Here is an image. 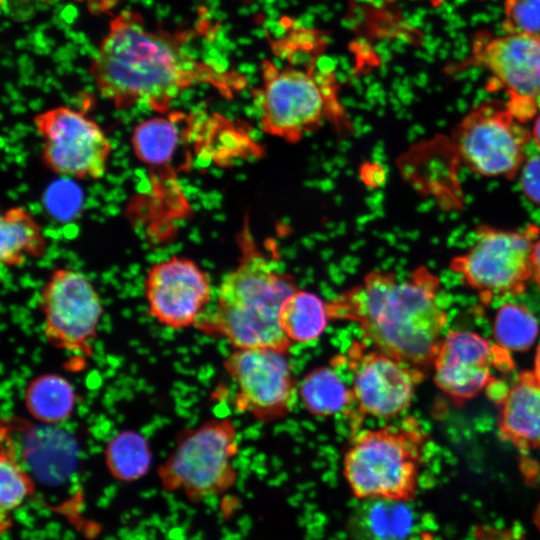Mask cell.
I'll return each mask as SVG.
<instances>
[{"label": "cell", "instance_id": "9a60e30c", "mask_svg": "<svg viewBox=\"0 0 540 540\" xmlns=\"http://www.w3.org/2000/svg\"><path fill=\"white\" fill-rule=\"evenodd\" d=\"M437 386L456 401L475 397L492 380V366L510 369L508 351L468 331H452L440 342L433 360Z\"/></svg>", "mask_w": 540, "mask_h": 540}, {"label": "cell", "instance_id": "3957f363", "mask_svg": "<svg viewBox=\"0 0 540 540\" xmlns=\"http://www.w3.org/2000/svg\"><path fill=\"white\" fill-rule=\"evenodd\" d=\"M298 289L294 277L259 250L243 232L241 257L217 289L216 304L195 328L234 348H272L288 353L292 342L279 324L285 300Z\"/></svg>", "mask_w": 540, "mask_h": 540}, {"label": "cell", "instance_id": "d6a6232c", "mask_svg": "<svg viewBox=\"0 0 540 540\" xmlns=\"http://www.w3.org/2000/svg\"><path fill=\"white\" fill-rule=\"evenodd\" d=\"M425 1H427L433 7H438L442 5L445 0H425Z\"/></svg>", "mask_w": 540, "mask_h": 540}, {"label": "cell", "instance_id": "30bf717a", "mask_svg": "<svg viewBox=\"0 0 540 540\" xmlns=\"http://www.w3.org/2000/svg\"><path fill=\"white\" fill-rule=\"evenodd\" d=\"M532 134L496 101L473 107L457 125L453 139L466 166L485 177L512 178L525 162Z\"/></svg>", "mask_w": 540, "mask_h": 540}, {"label": "cell", "instance_id": "7402d4cb", "mask_svg": "<svg viewBox=\"0 0 540 540\" xmlns=\"http://www.w3.org/2000/svg\"><path fill=\"white\" fill-rule=\"evenodd\" d=\"M104 459L111 475L119 481H135L149 470L152 452L147 439L139 432L125 430L106 444Z\"/></svg>", "mask_w": 540, "mask_h": 540}, {"label": "cell", "instance_id": "ffe728a7", "mask_svg": "<svg viewBox=\"0 0 540 540\" xmlns=\"http://www.w3.org/2000/svg\"><path fill=\"white\" fill-rule=\"evenodd\" d=\"M330 317L327 304L315 293L297 289L283 303L279 324L293 343H309L325 331Z\"/></svg>", "mask_w": 540, "mask_h": 540}, {"label": "cell", "instance_id": "4fadbf2b", "mask_svg": "<svg viewBox=\"0 0 540 540\" xmlns=\"http://www.w3.org/2000/svg\"><path fill=\"white\" fill-rule=\"evenodd\" d=\"M474 64L492 76L494 87L508 94L509 112L521 123L540 109V34L505 33L479 38L472 49Z\"/></svg>", "mask_w": 540, "mask_h": 540}, {"label": "cell", "instance_id": "d4e9b609", "mask_svg": "<svg viewBox=\"0 0 540 540\" xmlns=\"http://www.w3.org/2000/svg\"><path fill=\"white\" fill-rule=\"evenodd\" d=\"M176 127L168 118H151L135 126L131 142L135 155L144 163L167 161L176 145Z\"/></svg>", "mask_w": 540, "mask_h": 540}, {"label": "cell", "instance_id": "9c48e42d", "mask_svg": "<svg viewBox=\"0 0 540 540\" xmlns=\"http://www.w3.org/2000/svg\"><path fill=\"white\" fill-rule=\"evenodd\" d=\"M38 306L43 332L51 346L92 356L104 310L89 278L71 268H55L40 290Z\"/></svg>", "mask_w": 540, "mask_h": 540}, {"label": "cell", "instance_id": "83f0119b", "mask_svg": "<svg viewBox=\"0 0 540 540\" xmlns=\"http://www.w3.org/2000/svg\"><path fill=\"white\" fill-rule=\"evenodd\" d=\"M473 540H525L523 536L506 528L481 524L474 530Z\"/></svg>", "mask_w": 540, "mask_h": 540}, {"label": "cell", "instance_id": "4dcf8cb0", "mask_svg": "<svg viewBox=\"0 0 540 540\" xmlns=\"http://www.w3.org/2000/svg\"><path fill=\"white\" fill-rule=\"evenodd\" d=\"M532 137L534 138L538 148L540 149V114L535 120L533 129H532Z\"/></svg>", "mask_w": 540, "mask_h": 540}, {"label": "cell", "instance_id": "7c38bea8", "mask_svg": "<svg viewBox=\"0 0 540 540\" xmlns=\"http://www.w3.org/2000/svg\"><path fill=\"white\" fill-rule=\"evenodd\" d=\"M351 374L352 424L365 417L391 419L411 404L424 372L369 345L354 341L340 356Z\"/></svg>", "mask_w": 540, "mask_h": 540}, {"label": "cell", "instance_id": "5bb4252c", "mask_svg": "<svg viewBox=\"0 0 540 540\" xmlns=\"http://www.w3.org/2000/svg\"><path fill=\"white\" fill-rule=\"evenodd\" d=\"M151 317L164 327L182 330L196 326L212 300L208 273L194 260L173 255L151 265L144 279Z\"/></svg>", "mask_w": 540, "mask_h": 540}, {"label": "cell", "instance_id": "1f68e13d", "mask_svg": "<svg viewBox=\"0 0 540 540\" xmlns=\"http://www.w3.org/2000/svg\"><path fill=\"white\" fill-rule=\"evenodd\" d=\"M535 377L540 382V345L537 348L535 360H534V371Z\"/></svg>", "mask_w": 540, "mask_h": 540}, {"label": "cell", "instance_id": "2e32d148", "mask_svg": "<svg viewBox=\"0 0 540 540\" xmlns=\"http://www.w3.org/2000/svg\"><path fill=\"white\" fill-rule=\"evenodd\" d=\"M500 435L518 448L540 450V382L522 372L500 401Z\"/></svg>", "mask_w": 540, "mask_h": 540}, {"label": "cell", "instance_id": "cb8c5ba5", "mask_svg": "<svg viewBox=\"0 0 540 540\" xmlns=\"http://www.w3.org/2000/svg\"><path fill=\"white\" fill-rule=\"evenodd\" d=\"M493 332L497 345L508 352H523L534 344L539 326L529 309L508 302L498 309Z\"/></svg>", "mask_w": 540, "mask_h": 540}, {"label": "cell", "instance_id": "484cf974", "mask_svg": "<svg viewBox=\"0 0 540 540\" xmlns=\"http://www.w3.org/2000/svg\"><path fill=\"white\" fill-rule=\"evenodd\" d=\"M505 33L540 34V0H504Z\"/></svg>", "mask_w": 540, "mask_h": 540}, {"label": "cell", "instance_id": "8fae6325", "mask_svg": "<svg viewBox=\"0 0 540 540\" xmlns=\"http://www.w3.org/2000/svg\"><path fill=\"white\" fill-rule=\"evenodd\" d=\"M235 384L233 404L239 413L262 423L286 418L298 396L288 353L272 348H234L223 362Z\"/></svg>", "mask_w": 540, "mask_h": 540}, {"label": "cell", "instance_id": "8992f818", "mask_svg": "<svg viewBox=\"0 0 540 540\" xmlns=\"http://www.w3.org/2000/svg\"><path fill=\"white\" fill-rule=\"evenodd\" d=\"M331 76L320 74L314 64L305 68H279L262 63V84L256 90L262 130L287 142L299 141L338 112Z\"/></svg>", "mask_w": 540, "mask_h": 540}, {"label": "cell", "instance_id": "277c9868", "mask_svg": "<svg viewBox=\"0 0 540 540\" xmlns=\"http://www.w3.org/2000/svg\"><path fill=\"white\" fill-rule=\"evenodd\" d=\"M422 445V434L410 420L356 431L342 461V474L353 497L401 503L414 499Z\"/></svg>", "mask_w": 540, "mask_h": 540}, {"label": "cell", "instance_id": "44dd1931", "mask_svg": "<svg viewBox=\"0 0 540 540\" xmlns=\"http://www.w3.org/2000/svg\"><path fill=\"white\" fill-rule=\"evenodd\" d=\"M353 514V531L360 540H402L409 533L412 516L406 503L387 500L360 501Z\"/></svg>", "mask_w": 540, "mask_h": 540}, {"label": "cell", "instance_id": "6da1fadb", "mask_svg": "<svg viewBox=\"0 0 540 540\" xmlns=\"http://www.w3.org/2000/svg\"><path fill=\"white\" fill-rule=\"evenodd\" d=\"M89 73L101 96L121 111L142 105L165 113L185 90L208 84L226 91L229 81L227 72L193 55L184 36L150 28L133 10L110 20Z\"/></svg>", "mask_w": 540, "mask_h": 540}, {"label": "cell", "instance_id": "7a4b0ae2", "mask_svg": "<svg viewBox=\"0 0 540 540\" xmlns=\"http://www.w3.org/2000/svg\"><path fill=\"white\" fill-rule=\"evenodd\" d=\"M439 287L425 267L404 280L371 271L326 304L331 321L353 322L369 345L424 372L433 364L447 320L437 301Z\"/></svg>", "mask_w": 540, "mask_h": 540}, {"label": "cell", "instance_id": "f1b7e54d", "mask_svg": "<svg viewBox=\"0 0 540 540\" xmlns=\"http://www.w3.org/2000/svg\"><path fill=\"white\" fill-rule=\"evenodd\" d=\"M76 3L82 4L91 14L102 15L109 14L120 3L125 0H73Z\"/></svg>", "mask_w": 540, "mask_h": 540}, {"label": "cell", "instance_id": "e0dca14e", "mask_svg": "<svg viewBox=\"0 0 540 540\" xmlns=\"http://www.w3.org/2000/svg\"><path fill=\"white\" fill-rule=\"evenodd\" d=\"M0 261L7 268L20 267L29 258H41L47 250L43 229L25 208H7L0 217Z\"/></svg>", "mask_w": 540, "mask_h": 540}, {"label": "cell", "instance_id": "ac0fdd59", "mask_svg": "<svg viewBox=\"0 0 540 540\" xmlns=\"http://www.w3.org/2000/svg\"><path fill=\"white\" fill-rule=\"evenodd\" d=\"M298 398L312 416L328 418L350 413L353 398L348 386L336 369L320 366L310 370L298 382Z\"/></svg>", "mask_w": 540, "mask_h": 540}, {"label": "cell", "instance_id": "f546056e", "mask_svg": "<svg viewBox=\"0 0 540 540\" xmlns=\"http://www.w3.org/2000/svg\"><path fill=\"white\" fill-rule=\"evenodd\" d=\"M532 280L540 287V239L534 242L531 252Z\"/></svg>", "mask_w": 540, "mask_h": 540}, {"label": "cell", "instance_id": "ba28073f", "mask_svg": "<svg viewBox=\"0 0 540 540\" xmlns=\"http://www.w3.org/2000/svg\"><path fill=\"white\" fill-rule=\"evenodd\" d=\"M536 237L535 226L523 231L480 227L473 245L450 266L486 303L521 294L532 280L531 252Z\"/></svg>", "mask_w": 540, "mask_h": 540}, {"label": "cell", "instance_id": "52a82bcc", "mask_svg": "<svg viewBox=\"0 0 540 540\" xmlns=\"http://www.w3.org/2000/svg\"><path fill=\"white\" fill-rule=\"evenodd\" d=\"M41 162L52 173L77 180H99L107 172L112 143L92 118L72 107L56 106L36 114Z\"/></svg>", "mask_w": 540, "mask_h": 540}, {"label": "cell", "instance_id": "d6986e66", "mask_svg": "<svg viewBox=\"0 0 540 540\" xmlns=\"http://www.w3.org/2000/svg\"><path fill=\"white\" fill-rule=\"evenodd\" d=\"M24 405L35 420L44 424H58L72 415L76 393L73 385L63 376L42 374L26 386Z\"/></svg>", "mask_w": 540, "mask_h": 540}, {"label": "cell", "instance_id": "603a6c76", "mask_svg": "<svg viewBox=\"0 0 540 540\" xmlns=\"http://www.w3.org/2000/svg\"><path fill=\"white\" fill-rule=\"evenodd\" d=\"M35 490L34 481L20 464L8 431L1 429L0 506L2 517L18 508Z\"/></svg>", "mask_w": 540, "mask_h": 540}, {"label": "cell", "instance_id": "5b68a950", "mask_svg": "<svg viewBox=\"0 0 540 540\" xmlns=\"http://www.w3.org/2000/svg\"><path fill=\"white\" fill-rule=\"evenodd\" d=\"M239 452L238 430L228 417L209 419L183 430L158 469L161 485L180 491L191 501L227 493L237 482L234 460Z\"/></svg>", "mask_w": 540, "mask_h": 540}, {"label": "cell", "instance_id": "4316f807", "mask_svg": "<svg viewBox=\"0 0 540 540\" xmlns=\"http://www.w3.org/2000/svg\"><path fill=\"white\" fill-rule=\"evenodd\" d=\"M520 183L526 198L540 205V155L524 162L521 168Z\"/></svg>", "mask_w": 540, "mask_h": 540}]
</instances>
